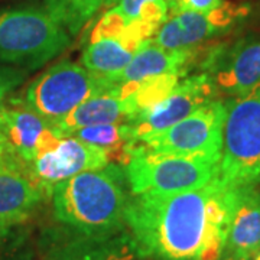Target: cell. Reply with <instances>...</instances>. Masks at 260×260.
Listing matches in <instances>:
<instances>
[{"mask_svg": "<svg viewBox=\"0 0 260 260\" xmlns=\"http://www.w3.org/2000/svg\"><path fill=\"white\" fill-rule=\"evenodd\" d=\"M168 5V8H169V13H174V12H177L178 8H179V3H181V0H165Z\"/></svg>", "mask_w": 260, "mask_h": 260, "instance_id": "26", "label": "cell"}, {"mask_svg": "<svg viewBox=\"0 0 260 260\" xmlns=\"http://www.w3.org/2000/svg\"><path fill=\"white\" fill-rule=\"evenodd\" d=\"M45 260H140L127 229L104 236L77 234L58 243Z\"/></svg>", "mask_w": 260, "mask_h": 260, "instance_id": "15", "label": "cell"}, {"mask_svg": "<svg viewBox=\"0 0 260 260\" xmlns=\"http://www.w3.org/2000/svg\"><path fill=\"white\" fill-rule=\"evenodd\" d=\"M133 117V110L130 107L129 99L124 94L121 84L94 94L83 104H80L70 116H67L55 127L56 135L64 138L71 135L75 130L95 126V124H107V123H129Z\"/></svg>", "mask_w": 260, "mask_h": 260, "instance_id": "16", "label": "cell"}, {"mask_svg": "<svg viewBox=\"0 0 260 260\" xmlns=\"http://www.w3.org/2000/svg\"><path fill=\"white\" fill-rule=\"evenodd\" d=\"M217 95L218 90L207 73L186 77L177 84L164 102L130 121L135 139L142 142L167 130L201 106L215 100Z\"/></svg>", "mask_w": 260, "mask_h": 260, "instance_id": "9", "label": "cell"}, {"mask_svg": "<svg viewBox=\"0 0 260 260\" xmlns=\"http://www.w3.org/2000/svg\"><path fill=\"white\" fill-rule=\"evenodd\" d=\"M201 65L218 91L230 97L247 93L260 84V41L243 42L227 51L210 48Z\"/></svg>", "mask_w": 260, "mask_h": 260, "instance_id": "12", "label": "cell"}, {"mask_svg": "<svg viewBox=\"0 0 260 260\" xmlns=\"http://www.w3.org/2000/svg\"><path fill=\"white\" fill-rule=\"evenodd\" d=\"M70 45V34L47 9L0 10V62L37 70Z\"/></svg>", "mask_w": 260, "mask_h": 260, "instance_id": "4", "label": "cell"}, {"mask_svg": "<svg viewBox=\"0 0 260 260\" xmlns=\"http://www.w3.org/2000/svg\"><path fill=\"white\" fill-rule=\"evenodd\" d=\"M224 0H181L179 8L177 12L181 10H194V12H210L218 6H221ZM175 13V12H174Z\"/></svg>", "mask_w": 260, "mask_h": 260, "instance_id": "24", "label": "cell"}, {"mask_svg": "<svg viewBox=\"0 0 260 260\" xmlns=\"http://www.w3.org/2000/svg\"><path fill=\"white\" fill-rule=\"evenodd\" d=\"M260 250V189L243 186L227 229L223 256L251 259Z\"/></svg>", "mask_w": 260, "mask_h": 260, "instance_id": "17", "label": "cell"}, {"mask_svg": "<svg viewBox=\"0 0 260 260\" xmlns=\"http://www.w3.org/2000/svg\"><path fill=\"white\" fill-rule=\"evenodd\" d=\"M203 51L201 45L189 49H167L149 39L135 52L126 68L113 77L112 83H136L167 73H178L185 77L191 64L197 62V56Z\"/></svg>", "mask_w": 260, "mask_h": 260, "instance_id": "14", "label": "cell"}, {"mask_svg": "<svg viewBox=\"0 0 260 260\" xmlns=\"http://www.w3.org/2000/svg\"><path fill=\"white\" fill-rule=\"evenodd\" d=\"M181 78L182 75L178 73H167L148 77L142 81L133 83V91L127 95L130 107L133 110L132 120L143 112H148L149 109L155 107L160 102H164L177 87Z\"/></svg>", "mask_w": 260, "mask_h": 260, "instance_id": "21", "label": "cell"}, {"mask_svg": "<svg viewBox=\"0 0 260 260\" xmlns=\"http://www.w3.org/2000/svg\"><path fill=\"white\" fill-rule=\"evenodd\" d=\"M136 49L120 38H102L90 42L81 55V65L112 83V78L126 68Z\"/></svg>", "mask_w": 260, "mask_h": 260, "instance_id": "19", "label": "cell"}, {"mask_svg": "<svg viewBox=\"0 0 260 260\" xmlns=\"http://www.w3.org/2000/svg\"><path fill=\"white\" fill-rule=\"evenodd\" d=\"M68 136H73L93 148L102 149L107 153L110 164H117L120 167H124L129 160L130 146L138 143L135 139L133 126L127 121L88 126L75 130Z\"/></svg>", "mask_w": 260, "mask_h": 260, "instance_id": "18", "label": "cell"}, {"mask_svg": "<svg viewBox=\"0 0 260 260\" xmlns=\"http://www.w3.org/2000/svg\"><path fill=\"white\" fill-rule=\"evenodd\" d=\"M114 85L81 64L64 59L30 81L23 100L55 129L80 104Z\"/></svg>", "mask_w": 260, "mask_h": 260, "instance_id": "6", "label": "cell"}, {"mask_svg": "<svg viewBox=\"0 0 260 260\" xmlns=\"http://www.w3.org/2000/svg\"><path fill=\"white\" fill-rule=\"evenodd\" d=\"M220 260H250L247 257H239V256H223Z\"/></svg>", "mask_w": 260, "mask_h": 260, "instance_id": "27", "label": "cell"}, {"mask_svg": "<svg viewBox=\"0 0 260 260\" xmlns=\"http://www.w3.org/2000/svg\"><path fill=\"white\" fill-rule=\"evenodd\" d=\"M240 188L218 179L198 189L130 195L124 213L140 260H220Z\"/></svg>", "mask_w": 260, "mask_h": 260, "instance_id": "1", "label": "cell"}, {"mask_svg": "<svg viewBox=\"0 0 260 260\" xmlns=\"http://www.w3.org/2000/svg\"><path fill=\"white\" fill-rule=\"evenodd\" d=\"M114 8L123 15L127 25L140 22L159 29L169 16L165 0H117Z\"/></svg>", "mask_w": 260, "mask_h": 260, "instance_id": "22", "label": "cell"}, {"mask_svg": "<svg viewBox=\"0 0 260 260\" xmlns=\"http://www.w3.org/2000/svg\"><path fill=\"white\" fill-rule=\"evenodd\" d=\"M45 195L25 168L0 167V236L28 220Z\"/></svg>", "mask_w": 260, "mask_h": 260, "instance_id": "13", "label": "cell"}, {"mask_svg": "<svg viewBox=\"0 0 260 260\" xmlns=\"http://www.w3.org/2000/svg\"><path fill=\"white\" fill-rule=\"evenodd\" d=\"M107 153L85 145L73 136H64L55 146L39 155L28 167V174L47 195L52 194L56 184L75 177L84 171L109 165Z\"/></svg>", "mask_w": 260, "mask_h": 260, "instance_id": "11", "label": "cell"}, {"mask_svg": "<svg viewBox=\"0 0 260 260\" xmlns=\"http://www.w3.org/2000/svg\"><path fill=\"white\" fill-rule=\"evenodd\" d=\"M249 8L224 2L210 12L181 10L171 13L152 41L167 49H189L220 37L246 18Z\"/></svg>", "mask_w": 260, "mask_h": 260, "instance_id": "8", "label": "cell"}, {"mask_svg": "<svg viewBox=\"0 0 260 260\" xmlns=\"http://www.w3.org/2000/svg\"><path fill=\"white\" fill-rule=\"evenodd\" d=\"M28 70L12 67V65H0V106L6 102V99L15 91V88L25 81Z\"/></svg>", "mask_w": 260, "mask_h": 260, "instance_id": "23", "label": "cell"}, {"mask_svg": "<svg viewBox=\"0 0 260 260\" xmlns=\"http://www.w3.org/2000/svg\"><path fill=\"white\" fill-rule=\"evenodd\" d=\"M0 133L6 140L12 155L22 167H28L35 159L52 149L61 139L23 97H8L0 106Z\"/></svg>", "mask_w": 260, "mask_h": 260, "instance_id": "10", "label": "cell"}, {"mask_svg": "<svg viewBox=\"0 0 260 260\" xmlns=\"http://www.w3.org/2000/svg\"><path fill=\"white\" fill-rule=\"evenodd\" d=\"M218 179L236 188L260 185V84L225 102Z\"/></svg>", "mask_w": 260, "mask_h": 260, "instance_id": "3", "label": "cell"}, {"mask_svg": "<svg viewBox=\"0 0 260 260\" xmlns=\"http://www.w3.org/2000/svg\"><path fill=\"white\" fill-rule=\"evenodd\" d=\"M116 3L117 0H45V9L70 37H75L103 8Z\"/></svg>", "mask_w": 260, "mask_h": 260, "instance_id": "20", "label": "cell"}, {"mask_svg": "<svg viewBox=\"0 0 260 260\" xmlns=\"http://www.w3.org/2000/svg\"><path fill=\"white\" fill-rule=\"evenodd\" d=\"M5 165H19V167H22L15 159V156L12 155L6 140L3 138V135L0 133V167H5Z\"/></svg>", "mask_w": 260, "mask_h": 260, "instance_id": "25", "label": "cell"}, {"mask_svg": "<svg viewBox=\"0 0 260 260\" xmlns=\"http://www.w3.org/2000/svg\"><path fill=\"white\" fill-rule=\"evenodd\" d=\"M132 195L172 194L203 188L218 175V164L204 158L162 153L135 143L123 167Z\"/></svg>", "mask_w": 260, "mask_h": 260, "instance_id": "5", "label": "cell"}, {"mask_svg": "<svg viewBox=\"0 0 260 260\" xmlns=\"http://www.w3.org/2000/svg\"><path fill=\"white\" fill-rule=\"evenodd\" d=\"M253 260H260V250L257 251V253H256L254 256H253Z\"/></svg>", "mask_w": 260, "mask_h": 260, "instance_id": "28", "label": "cell"}, {"mask_svg": "<svg viewBox=\"0 0 260 260\" xmlns=\"http://www.w3.org/2000/svg\"><path fill=\"white\" fill-rule=\"evenodd\" d=\"M51 195L55 218L77 234L104 236L126 229L124 213L132 194L117 164L65 179Z\"/></svg>", "mask_w": 260, "mask_h": 260, "instance_id": "2", "label": "cell"}, {"mask_svg": "<svg viewBox=\"0 0 260 260\" xmlns=\"http://www.w3.org/2000/svg\"><path fill=\"white\" fill-rule=\"evenodd\" d=\"M224 121L225 102L215 99L174 126L139 143L155 152L204 158L220 164Z\"/></svg>", "mask_w": 260, "mask_h": 260, "instance_id": "7", "label": "cell"}]
</instances>
